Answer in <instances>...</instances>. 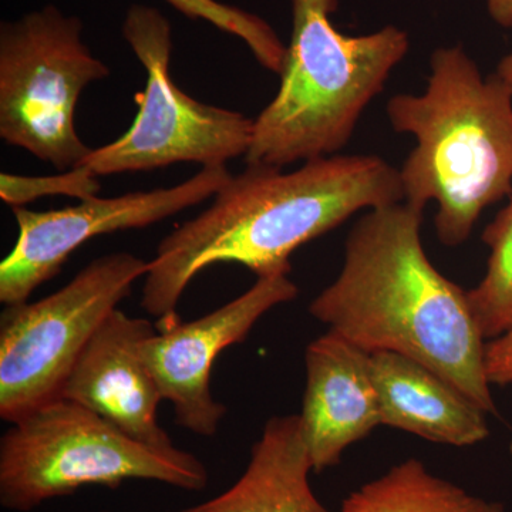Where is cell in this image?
I'll return each instance as SVG.
<instances>
[{
	"label": "cell",
	"mask_w": 512,
	"mask_h": 512,
	"mask_svg": "<svg viewBox=\"0 0 512 512\" xmlns=\"http://www.w3.org/2000/svg\"><path fill=\"white\" fill-rule=\"evenodd\" d=\"M403 201L397 168L377 156H330L281 167L247 164L198 217L160 242L144 276L141 306L158 330L180 322L178 303L192 279L217 264L256 278L289 275L291 256L357 212Z\"/></svg>",
	"instance_id": "obj_1"
},
{
	"label": "cell",
	"mask_w": 512,
	"mask_h": 512,
	"mask_svg": "<svg viewBox=\"0 0 512 512\" xmlns=\"http://www.w3.org/2000/svg\"><path fill=\"white\" fill-rule=\"evenodd\" d=\"M421 222L423 210L404 201L365 211L350 229L338 278L309 313L366 352L417 360L497 414L485 375L487 340L467 291L431 264Z\"/></svg>",
	"instance_id": "obj_2"
},
{
	"label": "cell",
	"mask_w": 512,
	"mask_h": 512,
	"mask_svg": "<svg viewBox=\"0 0 512 512\" xmlns=\"http://www.w3.org/2000/svg\"><path fill=\"white\" fill-rule=\"evenodd\" d=\"M420 94H396L387 117L416 140L400 168L403 201L424 211L436 202L437 238L466 242L485 208L512 195V96L484 77L461 46L431 55Z\"/></svg>",
	"instance_id": "obj_3"
},
{
	"label": "cell",
	"mask_w": 512,
	"mask_h": 512,
	"mask_svg": "<svg viewBox=\"0 0 512 512\" xmlns=\"http://www.w3.org/2000/svg\"><path fill=\"white\" fill-rule=\"evenodd\" d=\"M338 3L291 0L281 86L254 120L245 163L284 168L336 156L409 53V35L396 26L363 36L339 32L330 20Z\"/></svg>",
	"instance_id": "obj_4"
},
{
	"label": "cell",
	"mask_w": 512,
	"mask_h": 512,
	"mask_svg": "<svg viewBox=\"0 0 512 512\" xmlns=\"http://www.w3.org/2000/svg\"><path fill=\"white\" fill-rule=\"evenodd\" d=\"M130 480L195 493L210 474L194 454L144 446L64 397L26 414L0 439V505L9 511L30 512L87 485L116 490Z\"/></svg>",
	"instance_id": "obj_5"
},
{
	"label": "cell",
	"mask_w": 512,
	"mask_h": 512,
	"mask_svg": "<svg viewBox=\"0 0 512 512\" xmlns=\"http://www.w3.org/2000/svg\"><path fill=\"white\" fill-rule=\"evenodd\" d=\"M83 23L55 5L0 25V137L67 171L93 148L76 130V107L110 69L82 39Z\"/></svg>",
	"instance_id": "obj_6"
},
{
	"label": "cell",
	"mask_w": 512,
	"mask_h": 512,
	"mask_svg": "<svg viewBox=\"0 0 512 512\" xmlns=\"http://www.w3.org/2000/svg\"><path fill=\"white\" fill-rule=\"evenodd\" d=\"M123 35L146 69V89L136 96L138 113L131 127L113 143L93 148L84 167L103 177L177 163L221 167L247 156L254 120L192 99L174 83L170 73L173 32L160 10L131 6Z\"/></svg>",
	"instance_id": "obj_7"
},
{
	"label": "cell",
	"mask_w": 512,
	"mask_h": 512,
	"mask_svg": "<svg viewBox=\"0 0 512 512\" xmlns=\"http://www.w3.org/2000/svg\"><path fill=\"white\" fill-rule=\"evenodd\" d=\"M150 261L130 252L100 256L69 284L0 315V417L13 424L59 399L83 350L147 275Z\"/></svg>",
	"instance_id": "obj_8"
},
{
	"label": "cell",
	"mask_w": 512,
	"mask_h": 512,
	"mask_svg": "<svg viewBox=\"0 0 512 512\" xmlns=\"http://www.w3.org/2000/svg\"><path fill=\"white\" fill-rule=\"evenodd\" d=\"M232 175L227 165L204 167L170 188L93 197L63 210L12 208L19 235L0 264V302H28L32 293L55 278L69 256L90 239L127 229H141L214 197Z\"/></svg>",
	"instance_id": "obj_9"
},
{
	"label": "cell",
	"mask_w": 512,
	"mask_h": 512,
	"mask_svg": "<svg viewBox=\"0 0 512 512\" xmlns=\"http://www.w3.org/2000/svg\"><path fill=\"white\" fill-rule=\"evenodd\" d=\"M289 276L258 278L247 292L208 315L158 330L141 343V356L173 406L175 424L202 437L217 434L227 407L211 390L212 367L229 346L247 339L262 316L296 299Z\"/></svg>",
	"instance_id": "obj_10"
},
{
	"label": "cell",
	"mask_w": 512,
	"mask_h": 512,
	"mask_svg": "<svg viewBox=\"0 0 512 512\" xmlns=\"http://www.w3.org/2000/svg\"><path fill=\"white\" fill-rule=\"evenodd\" d=\"M156 323L116 309L83 350L60 397L99 414L128 437L156 450H175L158 423L160 386L141 356V343Z\"/></svg>",
	"instance_id": "obj_11"
},
{
	"label": "cell",
	"mask_w": 512,
	"mask_h": 512,
	"mask_svg": "<svg viewBox=\"0 0 512 512\" xmlns=\"http://www.w3.org/2000/svg\"><path fill=\"white\" fill-rule=\"evenodd\" d=\"M370 355L333 330L305 350L306 389L298 416L315 473L339 466L350 446L382 426Z\"/></svg>",
	"instance_id": "obj_12"
},
{
	"label": "cell",
	"mask_w": 512,
	"mask_h": 512,
	"mask_svg": "<svg viewBox=\"0 0 512 512\" xmlns=\"http://www.w3.org/2000/svg\"><path fill=\"white\" fill-rule=\"evenodd\" d=\"M370 365L382 426L454 447L490 436L487 413L429 367L394 352L372 353Z\"/></svg>",
	"instance_id": "obj_13"
},
{
	"label": "cell",
	"mask_w": 512,
	"mask_h": 512,
	"mask_svg": "<svg viewBox=\"0 0 512 512\" xmlns=\"http://www.w3.org/2000/svg\"><path fill=\"white\" fill-rule=\"evenodd\" d=\"M311 471L298 414L272 417L252 446L248 466L237 483L211 500L178 512H333L313 494Z\"/></svg>",
	"instance_id": "obj_14"
},
{
	"label": "cell",
	"mask_w": 512,
	"mask_h": 512,
	"mask_svg": "<svg viewBox=\"0 0 512 512\" xmlns=\"http://www.w3.org/2000/svg\"><path fill=\"white\" fill-rule=\"evenodd\" d=\"M342 512H505L498 501L468 493L407 458L350 493Z\"/></svg>",
	"instance_id": "obj_15"
},
{
	"label": "cell",
	"mask_w": 512,
	"mask_h": 512,
	"mask_svg": "<svg viewBox=\"0 0 512 512\" xmlns=\"http://www.w3.org/2000/svg\"><path fill=\"white\" fill-rule=\"evenodd\" d=\"M481 239L490 248L487 271L467 296L481 333L491 340L512 329V195Z\"/></svg>",
	"instance_id": "obj_16"
},
{
	"label": "cell",
	"mask_w": 512,
	"mask_h": 512,
	"mask_svg": "<svg viewBox=\"0 0 512 512\" xmlns=\"http://www.w3.org/2000/svg\"><path fill=\"white\" fill-rule=\"evenodd\" d=\"M174 9L192 20H205L229 35L237 36L251 50L266 70L281 74L286 59V46L264 19L227 5L220 0H167Z\"/></svg>",
	"instance_id": "obj_17"
},
{
	"label": "cell",
	"mask_w": 512,
	"mask_h": 512,
	"mask_svg": "<svg viewBox=\"0 0 512 512\" xmlns=\"http://www.w3.org/2000/svg\"><path fill=\"white\" fill-rule=\"evenodd\" d=\"M100 190L99 177L84 165L46 177H25L9 173L0 175V198L12 208L25 207L30 202L50 195H66L79 201L89 200L97 197Z\"/></svg>",
	"instance_id": "obj_18"
},
{
	"label": "cell",
	"mask_w": 512,
	"mask_h": 512,
	"mask_svg": "<svg viewBox=\"0 0 512 512\" xmlns=\"http://www.w3.org/2000/svg\"><path fill=\"white\" fill-rule=\"evenodd\" d=\"M484 366L491 386L512 384V329L485 342Z\"/></svg>",
	"instance_id": "obj_19"
},
{
	"label": "cell",
	"mask_w": 512,
	"mask_h": 512,
	"mask_svg": "<svg viewBox=\"0 0 512 512\" xmlns=\"http://www.w3.org/2000/svg\"><path fill=\"white\" fill-rule=\"evenodd\" d=\"M487 10L497 25L512 28V0H487Z\"/></svg>",
	"instance_id": "obj_20"
},
{
	"label": "cell",
	"mask_w": 512,
	"mask_h": 512,
	"mask_svg": "<svg viewBox=\"0 0 512 512\" xmlns=\"http://www.w3.org/2000/svg\"><path fill=\"white\" fill-rule=\"evenodd\" d=\"M494 74L503 82L512 96V55L505 56L504 59H501Z\"/></svg>",
	"instance_id": "obj_21"
},
{
	"label": "cell",
	"mask_w": 512,
	"mask_h": 512,
	"mask_svg": "<svg viewBox=\"0 0 512 512\" xmlns=\"http://www.w3.org/2000/svg\"><path fill=\"white\" fill-rule=\"evenodd\" d=\"M510 456H511V463H512V440H511V443H510Z\"/></svg>",
	"instance_id": "obj_22"
},
{
	"label": "cell",
	"mask_w": 512,
	"mask_h": 512,
	"mask_svg": "<svg viewBox=\"0 0 512 512\" xmlns=\"http://www.w3.org/2000/svg\"><path fill=\"white\" fill-rule=\"evenodd\" d=\"M100 512H114V511H100Z\"/></svg>",
	"instance_id": "obj_23"
}]
</instances>
